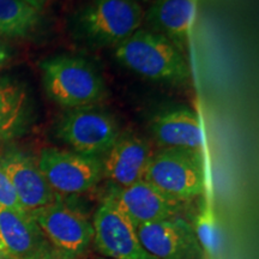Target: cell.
<instances>
[{
    "label": "cell",
    "mask_w": 259,
    "mask_h": 259,
    "mask_svg": "<svg viewBox=\"0 0 259 259\" xmlns=\"http://www.w3.org/2000/svg\"><path fill=\"white\" fill-rule=\"evenodd\" d=\"M114 57L126 69L148 79L184 82L189 78L183 53L155 31L138 29L115 47Z\"/></svg>",
    "instance_id": "6da1fadb"
},
{
    "label": "cell",
    "mask_w": 259,
    "mask_h": 259,
    "mask_svg": "<svg viewBox=\"0 0 259 259\" xmlns=\"http://www.w3.org/2000/svg\"><path fill=\"white\" fill-rule=\"evenodd\" d=\"M40 69L47 95L65 108L92 107L106 95L102 77L82 58L52 57L42 61Z\"/></svg>",
    "instance_id": "7a4b0ae2"
},
{
    "label": "cell",
    "mask_w": 259,
    "mask_h": 259,
    "mask_svg": "<svg viewBox=\"0 0 259 259\" xmlns=\"http://www.w3.org/2000/svg\"><path fill=\"white\" fill-rule=\"evenodd\" d=\"M143 180L181 202L196 198L204 191V170L199 151L164 148L154 153Z\"/></svg>",
    "instance_id": "3957f363"
},
{
    "label": "cell",
    "mask_w": 259,
    "mask_h": 259,
    "mask_svg": "<svg viewBox=\"0 0 259 259\" xmlns=\"http://www.w3.org/2000/svg\"><path fill=\"white\" fill-rule=\"evenodd\" d=\"M144 12L136 0H92L78 15V28L95 46H118L141 28Z\"/></svg>",
    "instance_id": "277c9868"
},
{
    "label": "cell",
    "mask_w": 259,
    "mask_h": 259,
    "mask_svg": "<svg viewBox=\"0 0 259 259\" xmlns=\"http://www.w3.org/2000/svg\"><path fill=\"white\" fill-rule=\"evenodd\" d=\"M56 132L74 153L99 158L120 136L112 115L93 106L70 109L65 113L58 122Z\"/></svg>",
    "instance_id": "5b68a950"
},
{
    "label": "cell",
    "mask_w": 259,
    "mask_h": 259,
    "mask_svg": "<svg viewBox=\"0 0 259 259\" xmlns=\"http://www.w3.org/2000/svg\"><path fill=\"white\" fill-rule=\"evenodd\" d=\"M42 176L58 196L89 192L102 178L99 157L57 148L42 149L36 160Z\"/></svg>",
    "instance_id": "8992f818"
},
{
    "label": "cell",
    "mask_w": 259,
    "mask_h": 259,
    "mask_svg": "<svg viewBox=\"0 0 259 259\" xmlns=\"http://www.w3.org/2000/svg\"><path fill=\"white\" fill-rule=\"evenodd\" d=\"M46 240L58 250L78 258L93 244V222L78 209L60 200L29 212Z\"/></svg>",
    "instance_id": "52a82bcc"
},
{
    "label": "cell",
    "mask_w": 259,
    "mask_h": 259,
    "mask_svg": "<svg viewBox=\"0 0 259 259\" xmlns=\"http://www.w3.org/2000/svg\"><path fill=\"white\" fill-rule=\"evenodd\" d=\"M93 244L102 257L111 259H156L139 241L136 228L107 197L93 216Z\"/></svg>",
    "instance_id": "ba28073f"
},
{
    "label": "cell",
    "mask_w": 259,
    "mask_h": 259,
    "mask_svg": "<svg viewBox=\"0 0 259 259\" xmlns=\"http://www.w3.org/2000/svg\"><path fill=\"white\" fill-rule=\"evenodd\" d=\"M108 197L135 228L145 223L181 218L186 203L171 198L143 179L130 186L116 187Z\"/></svg>",
    "instance_id": "9c48e42d"
},
{
    "label": "cell",
    "mask_w": 259,
    "mask_h": 259,
    "mask_svg": "<svg viewBox=\"0 0 259 259\" xmlns=\"http://www.w3.org/2000/svg\"><path fill=\"white\" fill-rule=\"evenodd\" d=\"M139 241L156 259H203L193 227L183 218L145 223L136 228Z\"/></svg>",
    "instance_id": "30bf717a"
},
{
    "label": "cell",
    "mask_w": 259,
    "mask_h": 259,
    "mask_svg": "<svg viewBox=\"0 0 259 259\" xmlns=\"http://www.w3.org/2000/svg\"><path fill=\"white\" fill-rule=\"evenodd\" d=\"M0 166L14 187L22 208L30 212L56 202L59 196L51 189L37 162L18 149H9L0 156Z\"/></svg>",
    "instance_id": "8fae6325"
},
{
    "label": "cell",
    "mask_w": 259,
    "mask_h": 259,
    "mask_svg": "<svg viewBox=\"0 0 259 259\" xmlns=\"http://www.w3.org/2000/svg\"><path fill=\"white\" fill-rule=\"evenodd\" d=\"M147 141L137 136H119L101 160L102 177L116 187L130 186L143 179L144 171L153 156Z\"/></svg>",
    "instance_id": "7c38bea8"
},
{
    "label": "cell",
    "mask_w": 259,
    "mask_h": 259,
    "mask_svg": "<svg viewBox=\"0 0 259 259\" xmlns=\"http://www.w3.org/2000/svg\"><path fill=\"white\" fill-rule=\"evenodd\" d=\"M48 245L30 213L0 206V251L6 259H28Z\"/></svg>",
    "instance_id": "4fadbf2b"
},
{
    "label": "cell",
    "mask_w": 259,
    "mask_h": 259,
    "mask_svg": "<svg viewBox=\"0 0 259 259\" xmlns=\"http://www.w3.org/2000/svg\"><path fill=\"white\" fill-rule=\"evenodd\" d=\"M198 0H156L147 19L155 32L168 38L180 52L186 48L197 15Z\"/></svg>",
    "instance_id": "5bb4252c"
},
{
    "label": "cell",
    "mask_w": 259,
    "mask_h": 259,
    "mask_svg": "<svg viewBox=\"0 0 259 259\" xmlns=\"http://www.w3.org/2000/svg\"><path fill=\"white\" fill-rule=\"evenodd\" d=\"M154 138L164 148L199 151L203 132L198 115L189 108H176L155 115L150 122Z\"/></svg>",
    "instance_id": "9a60e30c"
},
{
    "label": "cell",
    "mask_w": 259,
    "mask_h": 259,
    "mask_svg": "<svg viewBox=\"0 0 259 259\" xmlns=\"http://www.w3.org/2000/svg\"><path fill=\"white\" fill-rule=\"evenodd\" d=\"M30 118L31 105L25 89L15 80L0 77V142L24 134Z\"/></svg>",
    "instance_id": "2e32d148"
},
{
    "label": "cell",
    "mask_w": 259,
    "mask_h": 259,
    "mask_svg": "<svg viewBox=\"0 0 259 259\" xmlns=\"http://www.w3.org/2000/svg\"><path fill=\"white\" fill-rule=\"evenodd\" d=\"M38 22L40 11L24 0H0V37H27Z\"/></svg>",
    "instance_id": "e0dca14e"
},
{
    "label": "cell",
    "mask_w": 259,
    "mask_h": 259,
    "mask_svg": "<svg viewBox=\"0 0 259 259\" xmlns=\"http://www.w3.org/2000/svg\"><path fill=\"white\" fill-rule=\"evenodd\" d=\"M192 227L204 254L215 255L218 253L221 246V235L215 215L209 206H205L196 216V221Z\"/></svg>",
    "instance_id": "ac0fdd59"
},
{
    "label": "cell",
    "mask_w": 259,
    "mask_h": 259,
    "mask_svg": "<svg viewBox=\"0 0 259 259\" xmlns=\"http://www.w3.org/2000/svg\"><path fill=\"white\" fill-rule=\"evenodd\" d=\"M0 206L2 208H9L15 210H21V211H25L22 208L21 203L17 198L14 187H12L11 183H10L8 176L0 166Z\"/></svg>",
    "instance_id": "d6986e66"
},
{
    "label": "cell",
    "mask_w": 259,
    "mask_h": 259,
    "mask_svg": "<svg viewBox=\"0 0 259 259\" xmlns=\"http://www.w3.org/2000/svg\"><path fill=\"white\" fill-rule=\"evenodd\" d=\"M28 259H78V258L65 253V252L58 250V248L53 247V246L50 244Z\"/></svg>",
    "instance_id": "ffe728a7"
},
{
    "label": "cell",
    "mask_w": 259,
    "mask_h": 259,
    "mask_svg": "<svg viewBox=\"0 0 259 259\" xmlns=\"http://www.w3.org/2000/svg\"><path fill=\"white\" fill-rule=\"evenodd\" d=\"M12 58V52L10 50V47L6 45V42H4L0 38V69L4 67L6 64L11 60Z\"/></svg>",
    "instance_id": "44dd1931"
},
{
    "label": "cell",
    "mask_w": 259,
    "mask_h": 259,
    "mask_svg": "<svg viewBox=\"0 0 259 259\" xmlns=\"http://www.w3.org/2000/svg\"><path fill=\"white\" fill-rule=\"evenodd\" d=\"M24 2H27L28 4L34 6V8L38 10L40 12L44 10V6L46 5V0H24Z\"/></svg>",
    "instance_id": "7402d4cb"
},
{
    "label": "cell",
    "mask_w": 259,
    "mask_h": 259,
    "mask_svg": "<svg viewBox=\"0 0 259 259\" xmlns=\"http://www.w3.org/2000/svg\"><path fill=\"white\" fill-rule=\"evenodd\" d=\"M0 259H6V258H5V255L3 254V252H2V251H0Z\"/></svg>",
    "instance_id": "603a6c76"
},
{
    "label": "cell",
    "mask_w": 259,
    "mask_h": 259,
    "mask_svg": "<svg viewBox=\"0 0 259 259\" xmlns=\"http://www.w3.org/2000/svg\"><path fill=\"white\" fill-rule=\"evenodd\" d=\"M96 259H111V258H106V257H99V258H96Z\"/></svg>",
    "instance_id": "cb8c5ba5"
}]
</instances>
